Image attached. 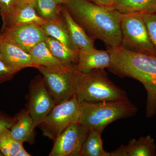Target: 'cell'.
Here are the masks:
<instances>
[{
  "mask_svg": "<svg viewBox=\"0 0 156 156\" xmlns=\"http://www.w3.org/2000/svg\"><path fill=\"white\" fill-rule=\"evenodd\" d=\"M0 43H1V37H0Z\"/></svg>",
  "mask_w": 156,
  "mask_h": 156,
  "instance_id": "cell-32",
  "label": "cell"
},
{
  "mask_svg": "<svg viewBox=\"0 0 156 156\" xmlns=\"http://www.w3.org/2000/svg\"><path fill=\"white\" fill-rule=\"evenodd\" d=\"M37 0H13L14 6L23 5L26 4H31V3H36Z\"/></svg>",
  "mask_w": 156,
  "mask_h": 156,
  "instance_id": "cell-29",
  "label": "cell"
},
{
  "mask_svg": "<svg viewBox=\"0 0 156 156\" xmlns=\"http://www.w3.org/2000/svg\"><path fill=\"white\" fill-rule=\"evenodd\" d=\"M89 130L79 122L71 124L55 140L49 156H80Z\"/></svg>",
  "mask_w": 156,
  "mask_h": 156,
  "instance_id": "cell-9",
  "label": "cell"
},
{
  "mask_svg": "<svg viewBox=\"0 0 156 156\" xmlns=\"http://www.w3.org/2000/svg\"><path fill=\"white\" fill-rule=\"evenodd\" d=\"M0 36L27 53L47 36L41 25L27 24L1 31Z\"/></svg>",
  "mask_w": 156,
  "mask_h": 156,
  "instance_id": "cell-10",
  "label": "cell"
},
{
  "mask_svg": "<svg viewBox=\"0 0 156 156\" xmlns=\"http://www.w3.org/2000/svg\"><path fill=\"white\" fill-rule=\"evenodd\" d=\"M62 14L70 40L76 49L79 51L95 49L94 41L73 19L63 5Z\"/></svg>",
  "mask_w": 156,
  "mask_h": 156,
  "instance_id": "cell-15",
  "label": "cell"
},
{
  "mask_svg": "<svg viewBox=\"0 0 156 156\" xmlns=\"http://www.w3.org/2000/svg\"><path fill=\"white\" fill-rule=\"evenodd\" d=\"M0 37V58L5 63L19 71L25 68H35L29 53Z\"/></svg>",
  "mask_w": 156,
  "mask_h": 156,
  "instance_id": "cell-13",
  "label": "cell"
},
{
  "mask_svg": "<svg viewBox=\"0 0 156 156\" xmlns=\"http://www.w3.org/2000/svg\"><path fill=\"white\" fill-rule=\"evenodd\" d=\"M80 104L75 94L67 101L56 105L40 127L43 135L54 140L73 123L78 122Z\"/></svg>",
  "mask_w": 156,
  "mask_h": 156,
  "instance_id": "cell-6",
  "label": "cell"
},
{
  "mask_svg": "<svg viewBox=\"0 0 156 156\" xmlns=\"http://www.w3.org/2000/svg\"><path fill=\"white\" fill-rule=\"evenodd\" d=\"M19 72L9 66L0 58V84L10 80Z\"/></svg>",
  "mask_w": 156,
  "mask_h": 156,
  "instance_id": "cell-25",
  "label": "cell"
},
{
  "mask_svg": "<svg viewBox=\"0 0 156 156\" xmlns=\"http://www.w3.org/2000/svg\"><path fill=\"white\" fill-rule=\"evenodd\" d=\"M121 28L122 46L134 52L156 56L141 14H122Z\"/></svg>",
  "mask_w": 156,
  "mask_h": 156,
  "instance_id": "cell-5",
  "label": "cell"
},
{
  "mask_svg": "<svg viewBox=\"0 0 156 156\" xmlns=\"http://www.w3.org/2000/svg\"><path fill=\"white\" fill-rule=\"evenodd\" d=\"M71 17L91 39L108 48L122 46V14L112 7L98 5L88 0H67L64 4Z\"/></svg>",
  "mask_w": 156,
  "mask_h": 156,
  "instance_id": "cell-1",
  "label": "cell"
},
{
  "mask_svg": "<svg viewBox=\"0 0 156 156\" xmlns=\"http://www.w3.org/2000/svg\"><path fill=\"white\" fill-rule=\"evenodd\" d=\"M28 53L31 56L35 68L41 66L52 68L68 66L53 56L44 41L34 46Z\"/></svg>",
  "mask_w": 156,
  "mask_h": 156,
  "instance_id": "cell-18",
  "label": "cell"
},
{
  "mask_svg": "<svg viewBox=\"0 0 156 156\" xmlns=\"http://www.w3.org/2000/svg\"><path fill=\"white\" fill-rule=\"evenodd\" d=\"M63 5L55 0H37L35 9L37 14L47 21L60 22L63 20Z\"/></svg>",
  "mask_w": 156,
  "mask_h": 156,
  "instance_id": "cell-21",
  "label": "cell"
},
{
  "mask_svg": "<svg viewBox=\"0 0 156 156\" xmlns=\"http://www.w3.org/2000/svg\"><path fill=\"white\" fill-rule=\"evenodd\" d=\"M111 61V53L108 49L79 50L78 62L75 67L78 71L87 73L95 69H108Z\"/></svg>",
  "mask_w": 156,
  "mask_h": 156,
  "instance_id": "cell-12",
  "label": "cell"
},
{
  "mask_svg": "<svg viewBox=\"0 0 156 156\" xmlns=\"http://www.w3.org/2000/svg\"><path fill=\"white\" fill-rule=\"evenodd\" d=\"M41 27L46 35L56 39L72 50L78 51L70 40L64 20L60 22L47 21Z\"/></svg>",
  "mask_w": 156,
  "mask_h": 156,
  "instance_id": "cell-23",
  "label": "cell"
},
{
  "mask_svg": "<svg viewBox=\"0 0 156 156\" xmlns=\"http://www.w3.org/2000/svg\"><path fill=\"white\" fill-rule=\"evenodd\" d=\"M18 120L17 115L12 117L3 113L0 111V132L4 128L11 129Z\"/></svg>",
  "mask_w": 156,
  "mask_h": 156,
  "instance_id": "cell-26",
  "label": "cell"
},
{
  "mask_svg": "<svg viewBox=\"0 0 156 156\" xmlns=\"http://www.w3.org/2000/svg\"><path fill=\"white\" fill-rule=\"evenodd\" d=\"M36 69L41 74L55 104L69 100L75 94L73 84L75 66L53 68L41 66Z\"/></svg>",
  "mask_w": 156,
  "mask_h": 156,
  "instance_id": "cell-7",
  "label": "cell"
},
{
  "mask_svg": "<svg viewBox=\"0 0 156 156\" xmlns=\"http://www.w3.org/2000/svg\"><path fill=\"white\" fill-rule=\"evenodd\" d=\"M55 105L43 77H35L30 84L27 109L35 128L41 124Z\"/></svg>",
  "mask_w": 156,
  "mask_h": 156,
  "instance_id": "cell-8",
  "label": "cell"
},
{
  "mask_svg": "<svg viewBox=\"0 0 156 156\" xmlns=\"http://www.w3.org/2000/svg\"><path fill=\"white\" fill-rule=\"evenodd\" d=\"M17 115L18 120L10 129L12 136L23 144L24 142L33 143L35 128L28 110L22 111Z\"/></svg>",
  "mask_w": 156,
  "mask_h": 156,
  "instance_id": "cell-16",
  "label": "cell"
},
{
  "mask_svg": "<svg viewBox=\"0 0 156 156\" xmlns=\"http://www.w3.org/2000/svg\"><path fill=\"white\" fill-rule=\"evenodd\" d=\"M44 42L53 56L68 66H74L78 62L79 51L70 49L52 37H47Z\"/></svg>",
  "mask_w": 156,
  "mask_h": 156,
  "instance_id": "cell-19",
  "label": "cell"
},
{
  "mask_svg": "<svg viewBox=\"0 0 156 156\" xmlns=\"http://www.w3.org/2000/svg\"><path fill=\"white\" fill-rule=\"evenodd\" d=\"M0 151L4 156H30L23 147V144L16 140L11 130L5 128L0 132Z\"/></svg>",
  "mask_w": 156,
  "mask_h": 156,
  "instance_id": "cell-20",
  "label": "cell"
},
{
  "mask_svg": "<svg viewBox=\"0 0 156 156\" xmlns=\"http://www.w3.org/2000/svg\"><path fill=\"white\" fill-rule=\"evenodd\" d=\"M13 6V0H0V14L2 17L9 13Z\"/></svg>",
  "mask_w": 156,
  "mask_h": 156,
  "instance_id": "cell-27",
  "label": "cell"
},
{
  "mask_svg": "<svg viewBox=\"0 0 156 156\" xmlns=\"http://www.w3.org/2000/svg\"><path fill=\"white\" fill-rule=\"evenodd\" d=\"M55 1L61 5H64L65 3L66 2L67 0H55Z\"/></svg>",
  "mask_w": 156,
  "mask_h": 156,
  "instance_id": "cell-30",
  "label": "cell"
},
{
  "mask_svg": "<svg viewBox=\"0 0 156 156\" xmlns=\"http://www.w3.org/2000/svg\"><path fill=\"white\" fill-rule=\"evenodd\" d=\"M147 28L151 41L156 51V13L141 14Z\"/></svg>",
  "mask_w": 156,
  "mask_h": 156,
  "instance_id": "cell-24",
  "label": "cell"
},
{
  "mask_svg": "<svg viewBox=\"0 0 156 156\" xmlns=\"http://www.w3.org/2000/svg\"><path fill=\"white\" fill-rule=\"evenodd\" d=\"M112 61L108 69L121 78L129 77L140 82L147 93L146 115H156V56L137 53L121 46L108 48Z\"/></svg>",
  "mask_w": 156,
  "mask_h": 156,
  "instance_id": "cell-2",
  "label": "cell"
},
{
  "mask_svg": "<svg viewBox=\"0 0 156 156\" xmlns=\"http://www.w3.org/2000/svg\"><path fill=\"white\" fill-rule=\"evenodd\" d=\"M101 133L89 130V134L81 149L80 156H111L110 152L104 149Z\"/></svg>",
  "mask_w": 156,
  "mask_h": 156,
  "instance_id": "cell-22",
  "label": "cell"
},
{
  "mask_svg": "<svg viewBox=\"0 0 156 156\" xmlns=\"http://www.w3.org/2000/svg\"><path fill=\"white\" fill-rule=\"evenodd\" d=\"M110 153L111 156H156V145L154 139L148 135L132 139Z\"/></svg>",
  "mask_w": 156,
  "mask_h": 156,
  "instance_id": "cell-14",
  "label": "cell"
},
{
  "mask_svg": "<svg viewBox=\"0 0 156 156\" xmlns=\"http://www.w3.org/2000/svg\"><path fill=\"white\" fill-rule=\"evenodd\" d=\"M112 8L122 14L156 13V0H113Z\"/></svg>",
  "mask_w": 156,
  "mask_h": 156,
  "instance_id": "cell-17",
  "label": "cell"
},
{
  "mask_svg": "<svg viewBox=\"0 0 156 156\" xmlns=\"http://www.w3.org/2000/svg\"><path fill=\"white\" fill-rule=\"evenodd\" d=\"M98 5L106 7H112L113 0H88Z\"/></svg>",
  "mask_w": 156,
  "mask_h": 156,
  "instance_id": "cell-28",
  "label": "cell"
},
{
  "mask_svg": "<svg viewBox=\"0 0 156 156\" xmlns=\"http://www.w3.org/2000/svg\"><path fill=\"white\" fill-rule=\"evenodd\" d=\"M138 108L129 99L83 102L80 104L79 123L89 130L102 133L107 126L120 119L133 116Z\"/></svg>",
  "mask_w": 156,
  "mask_h": 156,
  "instance_id": "cell-4",
  "label": "cell"
},
{
  "mask_svg": "<svg viewBox=\"0 0 156 156\" xmlns=\"http://www.w3.org/2000/svg\"><path fill=\"white\" fill-rule=\"evenodd\" d=\"M36 3L14 6L9 13L2 17L3 24L1 31L24 24H35L41 26L47 22L37 14Z\"/></svg>",
  "mask_w": 156,
  "mask_h": 156,
  "instance_id": "cell-11",
  "label": "cell"
},
{
  "mask_svg": "<svg viewBox=\"0 0 156 156\" xmlns=\"http://www.w3.org/2000/svg\"><path fill=\"white\" fill-rule=\"evenodd\" d=\"M0 156H4V155L2 153V152L1 151H0Z\"/></svg>",
  "mask_w": 156,
  "mask_h": 156,
  "instance_id": "cell-31",
  "label": "cell"
},
{
  "mask_svg": "<svg viewBox=\"0 0 156 156\" xmlns=\"http://www.w3.org/2000/svg\"><path fill=\"white\" fill-rule=\"evenodd\" d=\"M73 84L80 104L128 99L126 91L110 80L105 69L83 73L75 69Z\"/></svg>",
  "mask_w": 156,
  "mask_h": 156,
  "instance_id": "cell-3",
  "label": "cell"
}]
</instances>
